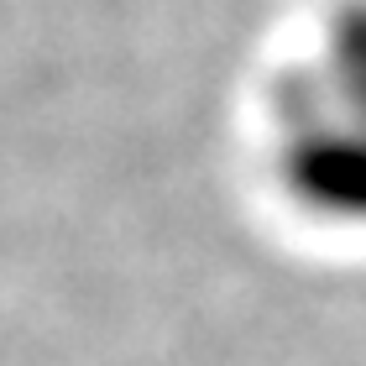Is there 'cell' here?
<instances>
[{"instance_id":"6da1fadb","label":"cell","mask_w":366,"mask_h":366,"mask_svg":"<svg viewBox=\"0 0 366 366\" xmlns=\"http://www.w3.org/2000/svg\"><path fill=\"white\" fill-rule=\"evenodd\" d=\"M277 183L304 214L366 230V126L330 105L320 74L304 69L272 94Z\"/></svg>"}]
</instances>
